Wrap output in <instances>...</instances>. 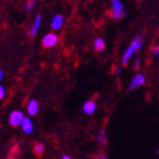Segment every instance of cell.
I'll return each mask as SVG.
<instances>
[{"label": "cell", "mask_w": 159, "mask_h": 159, "mask_svg": "<svg viewBox=\"0 0 159 159\" xmlns=\"http://www.w3.org/2000/svg\"><path fill=\"white\" fill-rule=\"evenodd\" d=\"M142 44H143V37H139L138 35V37H136L133 40L130 45L127 48L124 55H123V59H122L123 64H127V63H128L129 59L133 57V54L136 52L137 50H139L142 48Z\"/></svg>", "instance_id": "cell-1"}, {"label": "cell", "mask_w": 159, "mask_h": 159, "mask_svg": "<svg viewBox=\"0 0 159 159\" xmlns=\"http://www.w3.org/2000/svg\"><path fill=\"white\" fill-rule=\"evenodd\" d=\"M109 16H111L113 19H120V18L124 16V8H123V3L120 2L119 0L113 1L112 11H111Z\"/></svg>", "instance_id": "cell-2"}, {"label": "cell", "mask_w": 159, "mask_h": 159, "mask_svg": "<svg viewBox=\"0 0 159 159\" xmlns=\"http://www.w3.org/2000/svg\"><path fill=\"white\" fill-rule=\"evenodd\" d=\"M23 118H25V116H23V113L21 111H12L9 115V123L12 127L21 126Z\"/></svg>", "instance_id": "cell-3"}, {"label": "cell", "mask_w": 159, "mask_h": 159, "mask_svg": "<svg viewBox=\"0 0 159 159\" xmlns=\"http://www.w3.org/2000/svg\"><path fill=\"white\" fill-rule=\"evenodd\" d=\"M57 41H59V38L55 33H47L42 39V47L47 49L52 48L57 45Z\"/></svg>", "instance_id": "cell-4"}, {"label": "cell", "mask_w": 159, "mask_h": 159, "mask_svg": "<svg viewBox=\"0 0 159 159\" xmlns=\"http://www.w3.org/2000/svg\"><path fill=\"white\" fill-rule=\"evenodd\" d=\"M145 81H146L145 75L142 74V73L135 75V76L133 77L132 82L129 83V89H135L138 86H142V85L145 84Z\"/></svg>", "instance_id": "cell-5"}, {"label": "cell", "mask_w": 159, "mask_h": 159, "mask_svg": "<svg viewBox=\"0 0 159 159\" xmlns=\"http://www.w3.org/2000/svg\"><path fill=\"white\" fill-rule=\"evenodd\" d=\"M96 108H97V105L94 101L92 99H89V101H86V102L83 104V112L87 115H92L96 112Z\"/></svg>", "instance_id": "cell-6"}, {"label": "cell", "mask_w": 159, "mask_h": 159, "mask_svg": "<svg viewBox=\"0 0 159 159\" xmlns=\"http://www.w3.org/2000/svg\"><path fill=\"white\" fill-rule=\"evenodd\" d=\"M21 129L27 135H30L33 132V123L29 117H25L23 118L22 123H21Z\"/></svg>", "instance_id": "cell-7"}, {"label": "cell", "mask_w": 159, "mask_h": 159, "mask_svg": "<svg viewBox=\"0 0 159 159\" xmlns=\"http://www.w3.org/2000/svg\"><path fill=\"white\" fill-rule=\"evenodd\" d=\"M39 112V103L35 99H31L29 101L27 105V113L30 116H35Z\"/></svg>", "instance_id": "cell-8"}, {"label": "cell", "mask_w": 159, "mask_h": 159, "mask_svg": "<svg viewBox=\"0 0 159 159\" xmlns=\"http://www.w3.org/2000/svg\"><path fill=\"white\" fill-rule=\"evenodd\" d=\"M63 22H64V20H63L62 15L54 16L52 21H51V28H52L53 30H60L63 27Z\"/></svg>", "instance_id": "cell-9"}, {"label": "cell", "mask_w": 159, "mask_h": 159, "mask_svg": "<svg viewBox=\"0 0 159 159\" xmlns=\"http://www.w3.org/2000/svg\"><path fill=\"white\" fill-rule=\"evenodd\" d=\"M40 25H41V15H37L35 17L34 21H33V25H32V28H31V31H30V37L33 38L35 34L38 33V30L40 28Z\"/></svg>", "instance_id": "cell-10"}, {"label": "cell", "mask_w": 159, "mask_h": 159, "mask_svg": "<svg viewBox=\"0 0 159 159\" xmlns=\"http://www.w3.org/2000/svg\"><path fill=\"white\" fill-rule=\"evenodd\" d=\"M94 49L98 52L103 51L105 49V41L102 39V38H96L94 40Z\"/></svg>", "instance_id": "cell-11"}, {"label": "cell", "mask_w": 159, "mask_h": 159, "mask_svg": "<svg viewBox=\"0 0 159 159\" xmlns=\"http://www.w3.org/2000/svg\"><path fill=\"white\" fill-rule=\"evenodd\" d=\"M33 152H34V155L38 157L42 156L43 152H44V145L41 144V143L35 144V146L33 147Z\"/></svg>", "instance_id": "cell-12"}, {"label": "cell", "mask_w": 159, "mask_h": 159, "mask_svg": "<svg viewBox=\"0 0 159 159\" xmlns=\"http://www.w3.org/2000/svg\"><path fill=\"white\" fill-rule=\"evenodd\" d=\"M107 137H106V133H105V130H101V132L98 133V136H97V140H98V143L101 145H105L106 144V140Z\"/></svg>", "instance_id": "cell-13"}, {"label": "cell", "mask_w": 159, "mask_h": 159, "mask_svg": "<svg viewBox=\"0 0 159 159\" xmlns=\"http://www.w3.org/2000/svg\"><path fill=\"white\" fill-rule=\"evenodd\" d=\"M34 5H35L34 0H28L25 5V10L27 11V12H30V11L32 10V8L34 7Z\"/></svg>", "instance_id": "cell-14"}, {"label": "cell", "mask_w": 159, "mask_h": 159, "mask_svg": "<svg viewBox=\"0 0 159 159\" xmlns=\"http://www.w3.org/2000/svg\"><path fill=\"white\" fill-rule=\"evenodd\" d=\"M152 52L155 57H158L159 55V45H156V47H152Z\"/></svg>", "instance_id": "cell-15"}, {"label": "cell", "mask_w": 159, "mask_h": 159, "mask_svg": "<svg viewBox=\"0 0 159 159\" xmlns=\"http://www.w3.org/2000/svg\"><path fill=\"white\" fill-rule=\"evenodd\" d=\"M139 66H140V60H139V57H136V59H135V62H134V69L138 70Z\"/></svg>", "instance_id": "cell-16"}, {"label": "cell", "mask_w": 159, "mask_h": 159, "mask_svg": "<svg viewBox=\"0 0 159 159\" xmlns=\"http://www.w3.org/2000/svg\"><path fill=\"white\" fill-rule=\"evenodd\" d=\"M5 94H6V91H5V87L2 85H0V99H2L5 97Z\"/></svg>", "instance_id": "cell-17"}, {"label": "cell", "mask_w": 159, "mask_h": 159, "mask_svg": "<svg viewBox=\"0 0 159 159\" xmlns=\"http://www.w3.org/2000/svg\"><path fill=\"white\" fill-rule=\"evenodd\" d=\"M119 73H120V67H119V66H116V67H115V74L118 75Z\"/></svg>", "instance_id": "cell-18"}, {"label": "cell", "mask_w": 159, "mask_h": 159, "mask_svg": "<svg viewBox=\"0 0 159 159\" xmlns=\"http://www.w3.org/2000/svg\"><path fill=\"white\" fill-rule=\"evenodd\" d=\"M2 77H3V72H2V70L0 69V81L2 80Z\"/></svg>", "instance_id": "cell-19"}, {"label": "cell", "mask_w": 159, "mask_h": 159, "mask_svg": "<svg viewBox=\"0 0 159 159\" xmlns=\"http://www.w3.org/2000/svg\"><path fill=\"white\" fill-rule=\"evenodd\" d=\"M62 159H71V157H70V156H66V155H64V156L62 157Z\"/></svg>", "instance_id": "cell-20"}, {"label": "cell", "mask_w": 159, "mask_h": 159, "mask_svg": "<svg viewBox=\"0 0 159 159\" xmlns=\"http://www.w3.org/2000/svg\"><path fill=\"white\" fill-rule=\"evenodd\" d=\"M99 159H108V158H107V156H102Z\"/></svg>", "instance_id": "cell-21"}, {"label": "cell", "mask_w": 159, "mask_h": 159, "mask_svg": "<svg viewBox=\"0 0 159 159\" xmlns=\"http://www.w3.org/2000/svg\"><path fill=\"white\" fill-rule=\"evenodd\" d=\"M113 1H116V0H112V2H113Z\"/></svg>", "instance_id": "cell-22"}]
</instances>
